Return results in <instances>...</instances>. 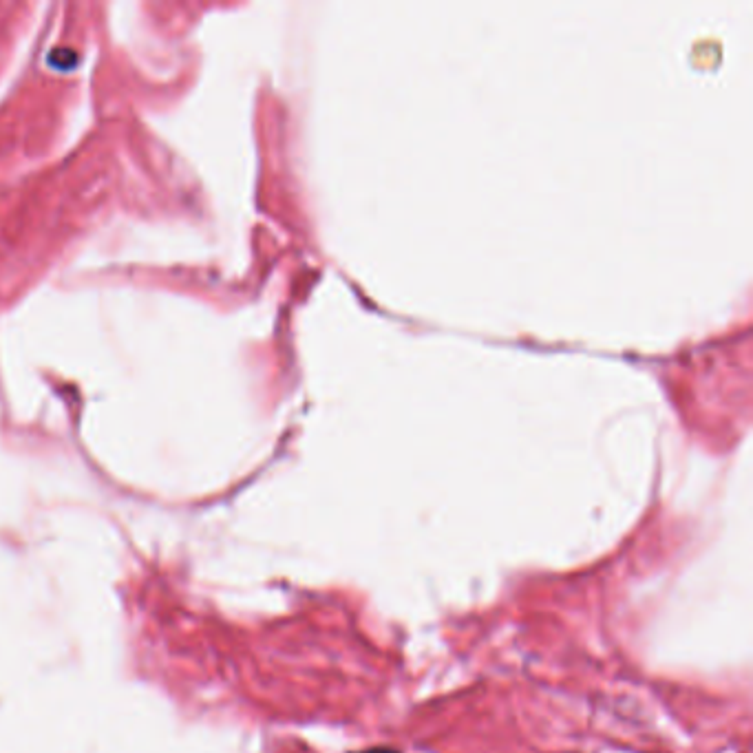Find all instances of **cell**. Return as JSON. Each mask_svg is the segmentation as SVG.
I'll list each match as a JSON object with an SVG mask.
<instances>
[{
  "mask_svg": "<svg viewBox=\"0 0 753 753\" xmlns=\"http://www.w3.org/2000/svg\"><path fill=\"white\" fill-rule=\"evenodd\" d=\"M51 65H56L58 69H71L76 65V51L73 49H53L49 56Z\"/></svg>",
  "mask_w": 753,
  "mask_h": 753,
  "instance_id": "1",
  "label": "cell"
},
{
  "mask_svg": "<svg viewBox=\"0 0 753 753\" xmlns=\"http://www.w3.org/2000/svg\"><path fill=\"white\" fill-rule=\"evenodd\" d=\"M358 753H400V751L389 749V747H376V749H367V751H358Z\"/></svg>",
  "mask_w": 753,
  "mask_h": 753,
  "instance_id": "2",
  "label": "cell"
}]
</instances>
